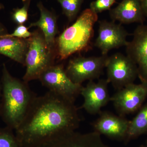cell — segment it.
Segmentation results:
<instances>
[{"instance_id":"1","label":"cell","mask_w":147,"mask_h":147,"mask_svg":"<svg viewBox=\"0 0 147 147\" xmlns=\"http://www.w3.org/2000/svg\"><path fill=\"white\" fill-rule=\"evenodd\" d=\"M74 101L51 91L37 96L14 130L22 147H38L58 135L76 131L80 119Z\"/></svg>"},{"instance_id":"2","label":"cell","mask_w":147,"mask_h":147,"mask_svg":"<svg viewBox=\"0 0 147 147\" xmlns=\"http://www.w3.org/2000/svg\"><path fill=\"white\" fill-rule=\"evenodd\" d=\"M1 82L0 117L6 126L14 130L24 119L37 95L28 83L12 76L4 64Z\"/></svg>"},{"instance_id":"3","label":"cell","mask_w":147,"mask_h":147,"mask_svg":"<svg viewBox=\"0 0 147 147\" xmlns=\"http://www.w3.org/2000/svg\"><path fill=\"white\" fill-rule=\"evenodd\" d=\"M98 16L89 8L83 11L74 24L56 39L57 57L66 59L71 55L92 48L94 27Z\"/></svg>"},{"instance_id":"4","label":"cell","mask_w":147,"mask_h":147,"mask_svg":"<svg viewBox=\"0 0 147 147\" xmlns=\"http://www.w3.org/2000/svg\"><path fill=\"white\" fill-rule=\"evenodd\" d=\"M28 40V47L25 59L26 71L23 79L28 83L38 79L43 71L55 64L57 56L56 52L47 47L39 29L32 32V36Z\"/></svg>"},{"instance_id":"5","label":"cell","mask_w":147,"mask_h":147,"mask_svg":"<svg viewBox=\"0 0 147 147\" xmlns=\"http://www.w3.org/2000/svg\"><path fill=\"white\" fill-rule=\"evenodd\" d=\"M108 55L99 57H76L71 59L65 69L67 75L71 82L82 85L86 81L98 79L105 68Z\"/></svg>"},{"instance_id":"6","label":"cell","mask_w":147,"mask_h":147,"mask_svg":"<svg viewBox=\"0 0 147 147\" xmlns=\"http://www.w3.org/2000/svg\"><path fill=\"white\" fill-rule=\"evenodd\" d=\"M38 80L49 91L75 102L80 94L82 85L71 82L67 75L62 64H54L48 67L40 76Z\"/></svg>"},{"instance_id":"7","label":"cell","mask_w":147,"mask_h":147,"mask_svg":"<svg viewBox=\"0 0 147 147\" xmlns=\"http://www.w3.org/2000/svg\"><path fill=\"white\" fill-rule=\"evenodd\" d=\"M105 68L108 83L119 90L134 83L138 77L137 65L128 56L117 53L108 57Z\"/></svg>"},{"instance_id":"8","label":"cell","mask_w":147,"mask_h":147,"mask_svg":"<svg viewBox=\"0 0 147 147\" xmlns=\"http://www.w3.org/2000/svg\"><path fill=\"white\" fill-rule=\"evenodd\" d=\"M147 97V83L129 84L110 98L119 115L131 114L142 108Z\"/></svg>"},{"instance_id":"9","label":"cell","mask_w":147,"mask_h":147,"mask_svg":"<svg viewBox=\"0 0 147 147\" xmlns=\"http://www.w3.org/2000/svg\"><path fill=\"white\" fill-rule=\"evenodd\" d=\"M129 35L120 24L113 21H99L94 46L100 50L102 55H108L110 50L126 46L128 42L127 38Z\"/></svg>"},{"instance_id":"10","label":"cell","mask_w":147,"mask_h":147,"mask_svg":"<svg viewBox=\"0 0 147 147\" xmlns=\"http://www.w3.org/2000/svg\"><path fill=\"white\" fill-rule=\"evenodd\" d=\"M131 41L126 46L127 56L137 65L138 77L147 83V26L140 24L134 30Z\"/></svg>"},{"instance_id":"11","label":"cell","mask_w":147,"mask_h":147,"mask_svg":"<svg viewBox=\"0 0 147 147\" xmlns=\"http://www.w3.org/2000/svg\"><path fill=\"white\" fill-rule=\"evenodd\" d=\"M38 147H111L106 144L96 131L82 133L76 131L58 135Z\"/></svg>"},{"instance_id":"12","label":"cell","mask_w":147,"mask_h":147,"mask_svg":"<svg viewBox=\"0 0 147 147\" xmlns=\"http://www.w3.org/2000/svg\"><path fill=\"white\" fill-rule=\"evenodd\" d=\"M106 79H100L97 82L89 81L85 87H82L80 94L84 101L81 108L92 115L99 114L101 109L110 101Z\"/></svg>"},{"instance_id":"13","label":"cell","mask_w":147,"mask_h":147,"mask_svg":"<svg viewBox=\"0 0 147 147\" xmlns=\"http://www.w3.org/2000/svg\"><path fill=\"white\" fill-rule=\"evenodd\" d=\"M99 114L93 124L95 131L111 139L125 140L130 121L110 112H101Z\"/></svg>"},{"instance_id":"14","label":"cell","mask_w":147,"mask_h":147,"mask_svg":"<svg viewBox=\"0 0 147 147\" xmlns=\"http://www.w3.org/2000/svg\"><path fill=\"white\" fill-rule=\"evenodd\" d=\"M109 11L112 21H119L121 24H144L146 19L139 0H122L116 7Z\"/></svg>"},{"instance_id":"15","label":"cell","mask_w":147,"mask_h":147,"mask_svg":"<svg viewBox=\"0 0 147 147\" xmlns=\"http://www.w3.org/2000/svg\"><path fill=\"white\" fill-rule=\"evenodd\" d=\"M37 7L40 13L39 19L32 23L28 28H38L42 32L47 47L56 52V36L58 33L57 16L46 8L41 2L38 3Z\"/></svg>"},{"instance_id":"16","label":"cell","mask_w":147,"mask_h":147,"mask_svg":"<svg viewBox=\"0 0 147 147\" xmlns=\"http://www.w3.org/2000/svg\"><path fill=\"white\" fill-rule=\"evenodd\" d=\"M28 47V39L0 37V54L24 66Z\"/></svg>"},{"instance_id":"17","label":"cell","mask_w":147,"mask_h":147,"mask_svg":"<svg viewBox=\"0 0 147 147\" xmlns=\"http://www.w3.org/2000/svg\"><path fill=\"white\" fill-rule=\"evenodd\" d=\"M147 133V102L142 106L137 115L129 121L125 141L127 142Z\"/></svg>"},{"instance_id":"18","label":"cell","mask_w":147,"mask_h":147,"mask_svg":"<svg viewBox=\"0 0 147 147\" xmlns=\"http://www.w3.org/2000/svg\"><path fill=\"white\" fill-rule=\"evenodd\" d=\"M61 7L63 13L69 22L73 21L78 15L85 0H56Z\"/></svg>"},{"instance_id":"19","label":"cell","mask_w":147,"mask_h":147,"mask_svg":"<svg viewBox=\"0 0 147 147\" xmlns=\"http://www.w3.org/2000/svg\"><path fill=\"white\" fill-rule=\"evenodd\" d=\"M0 147H22L13 129L6 126L0 127Z\"/></svg>"},{"instance_id":"20","label":"cell","mask_w":147,"mask_h":147,"mask_svg":"<svg viewBox=\"0 0 147 147\" xmlns=\"http://www.w3.org/2000/svg\"><path fill=\"white\" fill-rule=\"evenodd\" d=\"M31 0H22L23 6L14 9L11 13V18L18 25H24L28 20V11Z\"/></svg>"},{"instance_id":"21","label":"cell","mask_w":147,"mask_h":147,"mask_svg":"<svg viewBox=\"0 0 147 147\" xmlns=\"http://www.w3.org/2000/svg\"><path fill=\"white\" fill-rule=\"evenodd\" d=\"M116 0H95L90 4V8L96 14L110 10Z\"/></svg>"},{"instance_id":"22","label":"cell","mask_w":147,"mask_h":147,"mask_svg":"<svg viewBox=\"0 0 147 147\" xmlns=\"http://www.w3.org/2000/svg\"><path fill=\"white\" fill-rule=\"evenodd\" d=\"M29 28L24 25H18L13 32L0 37H14L21 39H26L31 36L32 32L29 31Z\"/></svg>"},{"instance_id":"23","label":"cell","mask_w":147,"mask_h":147,"mask_svg":"<svg viewBox=\"0 0 147 147\" xmlns=\"http://www.w3.org/2000/svg\"><path fill=\"white\" fill-rule=\"evenodd\" d=\"M146 18H147V0H139Z\"/></svg>"},{"instance_id":"24","label":"cell","mask_w":147,"mask_h":147,"mask_svg":"<svg viewBox=\"0 0 147 147\" xmlns=\"http://www.w3.org/2000/svg\"><path fill=\"white\" fill-rule=\"evenodd\" d=\"M8 34L7 29L1 23H0V36H3Z\"/></svg>"},{"instance_id":"25","label":"cell","mask_w":147,"mask_h":147,"mask_svg":"<svg viewBox=\"0 0 147 147\" xmlns=\"http://www.w3.org/2000/svg\"><path fill=\"white\" fill-rule=\"evenodd\" d=\"M5 6L2 3H0V11L4 9Z\"/></svg>"},{"instance_id":"26","label":"cell","mask_w":147,"mask_h":147,"mask_svg":"<svg viewBox=\"0 0 147 147\" xmlns=\"http://www.w3.org/2000/svg\"><path fill=\"white\" fill-rule=\"evenodd\" d=\"M1 84L0 81V101H1Z\"/></svg>"},{"instance_id":"27","label":"cell","mask_w":147,"mask_h":147,"mask_svg":"<svg viewBox=\"0 0 147 147\" xmlns=\"http://www.w3.org/2000/svg\"><path fill=\"white\" fill-rule=\"evenodd\" d=\"M139 147H145L144 146H140Z\"/></svg>"},{"instance_id":"28","label":"cell","mask_w":147,"mask_h":147,"mask_svg":"<svg viewBox=\"0 0 147 147\" xmlns=\"http://www.w3.org/2000/svg\"></svg>"},{"instance_id":"29","label":"cell","mask_w":147,"mask_h":147,"mask_svg":"<svg viewBox=\"0 0 147 147\" xmlns=\"http://www.w3.org/2000/svg\"><path fill=\"white\" fill-rule=\"evenodd\" d=\"M31 1H32V0H31Z\"/></svg>"}]
</instances>
